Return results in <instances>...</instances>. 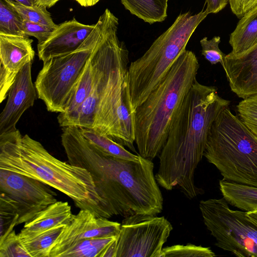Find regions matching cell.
Wrapping results in <instances>:
<instances>
[{"label": "cell", "mask_w": 257, "mask_h": 257, "mask_svg": "<svg viewBox=\"0 0 257 257\" xmlns=\"http://www.w3.org/2000/svg\"><path fill=\"white\" fill-rule=\"evenodd\" d=\"M103 25L102 14L78 49L43 62L34 84L38 98L48 111L60 113L65 111L75 85L99 39Z\"/></svg>", "instance_id": "cell-7"}, {"label": "cell", "mask_w": 257, "mask_h": 257, "mask_svg": "<svg viewBox=\"0 0 257 257\" xmlns=\"http://www.w3.org/2000/svg\"><path fill=\"white\" fill-rule=\"evenodd\" d=\"M220 41L219 36H215L210 40L205 37L200 41L202 48V55L212 65L218 63H220L222 66L223 64L224 59L226 55L219 48V44Z\"/></svg>", "instance_id": "cell-31"}, {"label": "cell", "mask_w": 257, "mask_h": 257, "mask_svg": "<svg viewBox=\"0 0 257 257\" xmlns=\"http://www.w3.org/2000/svg\"><path fill=\"white\" fill-rule=\"evenodd\" d=\"M228 3L232 12L239 19L257 6V0H228Z\"/></svg>", "instance_id": "cell-33"}, {"label": "cell", "mask_w": 257, "mask_h": 257, "mask_svg": "<svg viewBox=\"0 0 257 257\" xmlns=\"http://www.w3.org/2000/svg\"><path fill=\"white\" fill-rule=\"evenodd\" d=\"M79 129L83 137L92 145L105 155L133 161H138L140 158L139 154H132L124 147L92 128L79 127Z\"/></svg>", "instance_id": "cell-24"}, {"label": "cell", "mask_w": 257, "mask_h": 257, "mask_svg": "<svg viewBox=\"0 0 257 257\" xmlns=\"http://www.w3.org/2000/svg\"><path fill=\"white\" fill-rule=\"evenodd\" d=\"M32 62L28 63L22 68L9 90L7 103L0 115V135L17 130V122L37 99L32 79Z\"/></svg>", "instance_id": "cell-13"}, {"label": "cell", "mask_w": 257, "mask_h": 257, "mask_svg": "<svg viewBox=\"0 0 257 257\" xmlns=\"http://www.w3.org/2000/svg\"><path fill=\"white\" fill-rule=\"evenodd\" d=\"M199 66L195 54L185 50L165 79L135 109V143L141 157L152 160L161 153Z\"/></svg>", "instance_id": "cell-4"}, {"label": "cell", "mask_w": 257, "mask_h": 257, "mask_svg": "<svg viewBox=\"0 0 257 257\" xmlns=\"http://www.w3.org/2000/svg\"><path fill=\"white\" fill-rule=\"evenodd\" d=\"M169 0H120L125 9L143 20L152 24L162 22L167 17Z\"/></svg>", "instance_id": "cell-22"}, {"label": "cell", "mask_w": 257, "mask_h": 257, "mask_svg": "<svg viewBox=\"0 0 257 257\" xmlns=\"http://www.w3.org/2000/svg\"><path fill=\"white\" fill-rule=\"evenodd\" d=\"M229 43L233 54L241 53L257 44V6L240 19Z\"/></svg>", "instance_id": "cell-19"}, {"label": "cell", "mask_w": 257, "mask_h": 257, "mask_svg": "<svg viewBox=\"0 0 257 257\" xmlns=\"http://www.w3.org/2000/svg\"><path fill=\"white\" fill-rule=\"evenodd\" d=\"M120 223L97 217L87 209L72 215L70 221L51 247L49 257H59L66 248L83 239L117 236Z\"/></svg>", "instance_id": "cell-11"}, {"label": "cell", "mask_w": 257, "mask_h": 257, "mask_svg": "<svg viewBox=\"0 0 257 257\" xmlns=\"http://www.w3.org/2000/svg\"><path fill=\"white\" fill-rule=\"evenodd\" d=\"M208 15L205 11L195 15L190 12L180 14L141 57L131 63L127 81L134 109L165 79L178 57L186 50L197 26Z\"/></svg>", "instance_id": "cell-5"}, {"label": "cell", "mask_w": 257, "mask_h": 257, "mask_svg": "<svg viewBox=\"0 0 257 257\" xmlns=\"http://www.w3.org/2000/svg\"><path fill=\"white\" fill-rule=\"evenodd\" d=\"M199 206L216 246L238 257H257V227L245 211L230 209L223 197L201 200Z\"/></svg>", "instance_id": "cell-8"}, {"label": "cell", "mask_w": 257, "mask_h": 257, "mask_svg": "<svg viewBox=\"0 0 257 257\" xmlns=\"http://www.w3.org/2000/svg\"><path fill=\"white\" fill-rule=\"evenodd\" d=\"M54 29L41 24L26 20L23 21V32L25 36L36 38L38 40V44H41L46 41Z\"/></svg>", "instance_id": "cell-32"}, {"label": "cell", "mask_w": 257, "mask_h": 257, "mask_svg": "<svg viewBox=\"0 0 257 257\" xmlns=\"http://www.w3.org/2000/svg\"><path fill=\"white\" fill-rule=\"evenodd\" d=\"M60 0H34V6L50 8L55 5Z\"/></svg>", "instance_id": "cell-35"}, {"label": "cell", "mask_w": 257, "mask_h": 257, "mask_svg": "<svg viewBox=\"0 0 257 257\" xmlns=\"http://www.w3.org/2000/svg\"><path fill=\"white\" fill-rule=\"evenodd\" d=\"M117 236L98 237L79 240L64 250L59 257H104Z\"/></svg>", "instance_id": "cell-23"}, {"label": "cell", "mask_w": 257, "mask_h": 257, "mask_svg": "<svg viewBox=\"0 0 257 257\" xmlns=\"http://www.w3.org/2000/svg\"><path fill=\"white\" fill-rule=\"evenodd\" d=\"M33 40L26 36L0 34V102L7 96L18 74L32 62Z\"/></svg>", "instance_id": "cell-12"}, {"label": "cell", "mask_w": 257, "mask_h": 257, "mask_svg": "<svg viewBox=\"0 0 257 257\" xmlns=\"http://www.w3.org/2000/svg\"><path fill=\"white\" fill-rule=\"evenodd\" d=\"M20 15L23 20L44 25L53 29L58 26L52 19L46 8L37 6H28L13 0H6Z\"/></svg>", "instance_id": "cell-27"}, {"label": "cell", "mask_w": 257, "mask_h": 257, "mask_svg": "<svg viewBox=\"0 0 257 257\" xmlns=\"http://www.w3.org/2000/svg\"><path fill=\"white\" fill-rule=\"evenodd\" d=\"M214 252L208 247L188 243L163 248L162 257H214Z\"/></svg>", "instance_id": "cell-28"}, {"label": "cell", "mask_w": 257, "mask_h": 257, "mask_svg": "<svg viewBox=\"0 0 257 257\" xmlns=\"http://www.w3.org/2000/svg\"><path fill=\"white\" fill-rule=\"evenodd\" d=\"M82 7H91L96 4L100 0H75Z\"/></svg>", "instance_id": "cell-37"}, {"label": "cell", "mask_w": 257, "mask_h": 257, "mask_svg": "<svg viewBox=\"0 0 257 257\" xmlns=\"http://www.w3.org/2000/svg\"><path fill=\"white\" fill-rule=\"evenodd\" d=\"M173 230L164 217L135 214L125 217L117 237L116 257H162Z\"/></svg>", "instance_id": "cell-9"}, {"label": "cell", "mask_w": 257, "mask_h": 257, "mask_svg": "<svg viewBox=\"0 0 257 257\" xmlns=\"http://www.w3.org/2000/svg\"><path fill=\"white\" fill-rule=\"evenodd\" d=\"M223 198L228 204L244 211L257 208V187L223 179L219 182Z\"/></svg>", "instance_id": "cell-20"}, {"label": "cell", "mask_w": 257, "mask_h": 257, "mask_svg": "<svg viewBox=\"0 0 257 257\" xmlns=\"http://www.w3.org/2000/svg\"><path fill=\"white\" fill-rule=\"evenodd\" d=\"M236 108L239 117L257 139V95L243 99Z\"/></svg>", "instance_id": "cell-29"}, {"label": "cell", "mask_w": 257, "mask_h": 257, "mask_svg": "<svg viewBox=\"0 0 257 257\" xmlns=\"http://www.w3.org/2000/svg\"><path fill=\"white\" fill-rule=\"evenodd\" d=\"M95 65V58L92 52L75 85L65 111L60 113L57 116L60 126H66L88 96L93 82Z\"/></svg>", "instance_id": "cell-16"}, {"label": "cell", "mask_w": 257, "mask_h": 257, "mask_svg": "<svg viewBox=\"0 0 257 257\" xmlns=\"http://www.w3.org/2000/svg\"><path fill=\"white\" fill-rule=\"evenodd\" d=\"M228 3V0H205V11L208 14L217 13L225 8Z\"/></svg>", "instance_id": "cell-34"}, {"label": "cell", "mask_w": 257, "mask_h": 257, "mask_svg": "<svg viewBox=\"0 0 257 257\" xmlns=\"http://www.w3.org/2000/svg\"><path fill=\"white\" fill-rule=\"evenodd\" d=\"M230 101L221 97L214 86L197 80L184 99L160 153L157 183L167 190L174 187L189 199L201 193L194 183L195 170L201 161L214 120Z\"/></svg>", "instance_id": "cell-2"}, {"label": "cell", "mask_w": 257, "mask_h": 257, "mask_svg": "<svg viewBox=\"0 0 257 257\" xmlns=\"http://www.w3.org/2000/svg\"><path fill=\"white\" fill-rule=\"evenodd\" d=\"M203 156L222 179L257 187V139L229 106L212 124Z\"/></svg>", "instance_id": "cell-6"}, {"label": "cell", "mask_w": 257, "mask_h": 257, "mask_svg": "<svg viewBox=\"0 0 257 257\" xmlns=\"http://www.w3.org/2000/svg\"><path fill=\"white\" fill-rule=\"evenodd\" d=\"M245 215L257 227V208L251 211H245Z\"/></svg>", "instance_id": "cell-36"}, {"label": "cell", "mask_w": 257, "mask_h": 257, "mask_svg": "<svg viewBox=\"0 0 257 257\" xmlns=\"http://www.w3.org/2000/svg\"><path fill=\"white\" fill-rule=\"evenodd\" d=\"M222 67L231 90L238 97L257 95V44L241 53L226 55Z\"/></svg>", "instance_id": "cell-14"}, {"label": "cell", "mask_w": 257, "mask_h": 257, "mask_svg": "<svg viewBox=\"0 0 257 257\" xmlns=\"http://www.w3.org/2000/svg\"><path fill=\"white\" fill-rule=\"evenodd\" d=\"M20 4L28 6H34V0H13Z\"/></svg>", "instance_id": "cell-38"}, {"label": "cell", "mask_w": 257, "mask_h": 257, "mask_svg": "<svg viewBox=\"0 0 257 257\" xmlns=\"http://www.w3.org/2000/svg\"><path fill=\"white\" fill-rule=\"evenodd\" d=\"M61 138L68 163L85 169L91 175L106 218L161 212L163 197L152 160L141 156L138 161H133L105 155L76 126L63 127Z\"/></svg>", "instance_id": "cell-1"}, {"label": "cell", "mask_w": 257, "mask_h": 257, "mask_svg": "<svg viewBox=\"0 0 257 257\" xmlns=\"http://www.w3.org/2000/svg\"><path fill=\"white\" fill-rule=\"evenodd\" d=\"M0 169L42 181L66 195L80 209L105 218L90 173L54 157L41 143L22 136L18 129L0 135Z\"/></svg>", "instance_id": "cell-3"}, {"label": "cell", "mask_w": 257, "mask_h": 257, "mask_svg": "<svg viewBox=\"0 0 257 257\" xmlns=\"http://www.w3.org/2000/svg\"><path fill=\"white\" fill-rule=\"evenodd\" d=\"M23 21L6 0H0V34L25 36Z\"/></svg>", "instance_id": "cell-25"}, {"label": "cell", "mask_w": 257, "mask_h": 257, "mask_svg": "<svg viewBox=\"0 0 257 257\" xmlns=\"http://www.w3.org/2000/svg\"><path fill=\"white\" fill-rule=\"evenodd\" d=\"M0 241L5 238L18 225L19 213L14 201L4 193L0 195Z\"/></svg>", "instance_id": "cell-26"}, {"label": "cell", "mask_w": 257, "mask_h": 257, "mask_svg": "<svg viewBox=\"0 0 257 257\" xmlns=\"http://www.w3.org/2000/svg\"><path fill=\"white\" fill-rule=\"evenodd\" d=\"M66 225L59 224L40 232L18 235L30 257H49L51 246Z\"/></svg>", "instance_id": "cell-21"}, {"label": "cell", "mask_w": 257, "mask_h": 257, "mask_svg": "<svg viewBox=\"0 0 257 257\" xmlns=\"http://www.w3.org/2000/svg\"><path fill=\"white\" fill-rule=\"evenodd\" d=\"M0 257H30L15 230L0 241Z\"/></svg>", "instance_id": "cell-30"}, {"label": "cell", "mask_w": 257, "mask_h": 257, "mask_svg": "<svg viewBox=\"0 0 257 257\" xmlns=\"http://www.w3.org/2000/svg\"><path fill=\"white\" fill-rule=\"evenodd\" d=\"M117 117L118 144L138 154L134 145L135 141V109L131 101L127 78L124 84Z\"/></svg>", "instance_id": "cell-18"}, {"label": "cell", "mask_w": 257, "mask_h": 257, "mask_svg": "<svg viewBox=\"0 0 257 257\" xmlns=\"http://www.w3.org/2000/svg\"><path fill=\"white\" fill-rule=\"evenodd\" d=\"M95 24H82L74 18L55 28L48 39L38 44V55L43 62L53 57L70 53L86 40Z\"/></svg>", "instance_id": "cell-15"}, {"label": "cell", "mask_w": 257, "mask_h": 257, "mask_svg": "<svg viewBox=\"0 0 257 257\" xmlns=\"http://www.w3.org/2000/svg\"><path fill=\"white\" fill-rule=\"evenodd\" d=\"M50 186L38 180L0 169V191L12 199L19 213L18 225L26 223L57 201Z\"/></svg>", "instance_id": "cell-10"}, {"label": "cell", "mask_w": 257, "mask_h": 257, "mask_svg": "<svg viewBox=\"0 0 257 257\" xmlns=\"http://www.w3.org/2000/svg\"><path fill=\"white\" fill-rule=\"evenodd\" d=\"M72 213L67 202L57 201L25 223L20 234L40 232L59 224H67Z\"/></svg>", "instance_id": "cell-17"}]
</instances>
